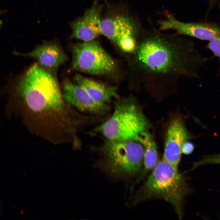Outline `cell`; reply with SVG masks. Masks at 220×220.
<instances>
[{
    "mask_svg": "<svg viewBox=\"0 0 220 220\" xmlns=\"http://www.w3.org/2000/svg\"><path fill=\"white\" fill-rule=\"evenodd\" d=\"M62 93L66 101L80 111L103 114L109 110L108 105L94 100L78 84L65 82L62 86Z\"/></svg>",
    "mask_w": 220,
    "mask_h": 220,
    "instance_id": "cell-11",
    "label": "cell"
},
{
    "mask_svg": "<svg viewBox=\"0 0 220 220\" xmlns=\"http://www.w3.org/2000/svg\"><path fill=\"white\" fill-rule=\"evenodd\" d=\"M143 189L148 197L160 198L170 203L181 218L184 198L189 190L178 166L163 160L158 162L145 181Z\"/></svg>",
    "mask_w": 220,
    "mask_h": 220,
    "instance_id": "cell-4",
    "label": "cell"
},
{
    "mask_svg": "<svg viewBox=\"0 0 220 220\" xmlns=\"http://www.w3.org/2000/svg\"><path fill=\"white\" fill-rule=\"evenodd\" d=\"M75 79L77 84L97 102L106 104L112 98L117 97V88L115 86H106L78 74L76 75Z\"/></svg>",
    "mask_w": 220,
    "mask_h": 220,
    "instance_id": "cell-13",
    "label": "cell"
},
{
    "mask_svg": "<svg viewBox=\"0 0 220 220\" xmlns=\"http://www.w3.org/2000/svg\"><path fill=\"white\" fill-rule=\"evenodd\" d=\"M16 91L28 108L39 113H55L64 107L63 96L56 77L38 64L30 67L17 82Z\"/></svg>",
    "mask_w": 220,
    "mask_h": 220,
    "instance_id": "cell-2",
    "label": "cell"
},
{
    "mask_svg": "<svg viewBox=\"0 0 220 220\" xmlns=\"http://www.w3.org/2000/svg\"><path fill=\"white\" fill-rule=\"evenodd\" d=\"M144 28L139 18L127 8L106 16L101 21L102 35L115 42L129 56L135 50Z\"/></svg>",
    "mask_w": 220,
    "mask_h": 220,
    "instance_id": "cell-5",
    "label": "cell"
},
{
    "mask_svg": "<svg viewBox=\"0 0 220 220\" xmlns=\"http://www.w3.org/2000/svg\"><path fill=\"white\" fill-rule=\"evenodd\" d=\"M194 149V144L191 142L187 141L183 144L182 147V152L186 155L191 154Z\"/></svg>",
    "mask_w": 220,
    "mask_h": 220,
    "instance_id": "cell-17",
    "label": "cell"
},
{
    "mask_svg": "<svg viewBox=\"0 0 220 220\" xmlns=\"http://www.w3.org/2000/svg\"><path fill=\"white\" fill-rule=\"evenodd\" d=\"M101 14L102 7L95 2L82 16L71 23L70 37L87 42L101 35Z\"/></svg>",
    "mask_w": 220,
    "mask_h": 220,
    "instance_id": "cell-9",
    "label": "cell"
},
{
    "mask_svg": "<svg viewBox=\"0 0 220 220\" xmlns=\"http://www.w3.org/2000/svg\"><path fill=\"white\" fill-rule=\"evenodd\" d=\"M104 147L105 165L113 174L117 176L133 175L141 170L144 149L139 142L108 140Z\"/></svg>",
    "mask_w": 220,
    "mask_h": 220,
    "instance_id": "cell-6",
    "label": "cell"
},
{
    "mask_svg": "<svg viewBox=\"0 0 220 220\" xmlns=\"http://www.w3.org/2000/svg\"><path fill=\"white\" fill-rule=\"evenodd\" d=\"M207 164H217L220 165V155H214L206 156L194 162L193 168Z\"/></svg>",
    "mask_w": 220,
    "mask_h": 220,
    "instance_id": "cell-15",
    "label": "cell"
},
{
    "mask_svg": "<svg viewBox=\"0 0 220 220\" xmlns=\"http://www.w3.org/2000/svg\"><path fill=\"white\" fill-rule=\"evenodd\" d=\"M14 54L33 58L41 66L48 69L57 68L67 59L66 54L61 47L54 42L43 44L29 52L22 53L15 51Z\"/></svg>",
    "mask_w": 220,
    "mask_h": 220,
    "instance_id": "cell-12",
    "label": "cell"
},
{
    "mask_svg": "<svg viewBox=\"0 0 220 220\" xmlns=\"http://www.w3.org/2000/svg\"><path fill=\"white\" fill-rule=\"evenodd\" d=\"M72 66L75 70L96 75L112 74L116 61L95 40L78 43L72 47Z\"/></svg>",
    "mask_w": 220,
    "mask_h": 220,
    "instance_id": "cell-7",
    "label": "cell"
},
{
    "mask_svg": "<svg viewBox=\"0 0 220 220\" xmlns=\"http://www.w3.org/2000/svg\"><path fill=\"white\" fill-rule=\"evenodd\" d=\"M210 0V1L211 2V1L213 2V1H215L216 0Z\"/></svg>",
    "mask_w": 220,
    "mask_h": 220,
    "instance_id": "cell-19",
    "label": "cell"
},
{
    "mask_svg": "<svg viewBox=\"0 0 220 220\" xmlns=\"http://www.w3.org/2000/svg\"><path fill=\"white\" fill-rule=\"evenodd\" d=\"M148 125L134 99L130 97L116 101L112 116L95 130L109 141H136L141 133L145 131Z\"/></svg>",
    "mask_w": 220,
    "mask_h": 220,
    "instance_id": "cell-3",
    "label": "cell"
},
{
    "mask_svg": "<svg viewBox=\"0 0 220 220\" xmlns=\"http://www.w3.org/2000/svg\"><path fill=\"white\" fill-rule=\"evenodd\" d=\"M0 25H1H1H2V24H3V21H2V20H0Z\"/></svg>",
    "mask_w": 220,
    "mask_h": 220,
    "instance_id": "cell-18",
    "label": "cell"
},
{
    "mask_svg": "<svg viewBox=\"0 0 220 220\" xmlns=\"http://www.w3.org/2000/svg\"><path fill=\"white\" fill-rule=\"evenodd\" d=\"M144 28L130 56V84L154 93L175 91L182 78H198L207 59L193 42L175 33Z\"/></svg>",
    "mask_w": 220,
    "mask_h": 220,
    "instance_id": "cell-1",
    "label": "cell"
},
{
    "mask_svg": "<svg viewBox=\"0 0 220 220\" xmlns=\"http://www.w3.org/2000/svg\"><path fill=\"white\" fill-rule=\"evenodd\" d=\"M209 42L207 46L208 49L220 62V35ZM219 71L220 72V68Z\"/></svg>",
    "mask_w": 220,
    "mask_h": 220,
    "instance_id": "cell-16",
    "label": "cell"
},
{
    "mask_svg": "<svg viewBox=\"0 0 220 220\" xmlns=\"http://www.w3.org/2000/svg\"><path fill=\"white\" fill-rule=\"evenodd\" d=\"M136 141L143 145L144 149L143 174L153 170L158 163V156L156 144L151 135L145 131L141 133Z\"/></svg>",
    "mask_w": 220,
    "mask_h": 220,
    "instance_id": "cell-14",
    "label": "cell"
},
{
    "mask_svg": "<svg viewBox=\"0 0 220 220\" xmlns=\"http://www.w3.org/2000/svg\"><path fill=\"white\" fill-rule=\"evenodd\" d=\"M164 18L157 22L158 29L164 31L173 30L181 35L209 41L220 35V27L217 24L206 23L183 22L171 13L164 10Z\"/></svg>",
    "mask_w": 220,
    "mask_h": 220,
    "instance_id": "cell-8",
    "label": "cell"
},
{
    "mask_svg": "<svg viewBox=\"0 0 220 220\" xmlns=\"http://www.w3.org/2000/svg\"><path fill=\"white\" fill-rule=\"evenodd\" d=\"M190 137L181 119H172L167 131L163 160L178 166L181 160L182 145Z\"/></svg>",
    "mask_w": 220,
    "mask_h": 220,
    "instance_id": "cell-10",
    "label": "cell"
}]
</instances>
